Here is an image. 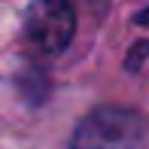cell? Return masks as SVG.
Masks as SVG:
<instances>
[{
	"label": "cell",
	"mask_w": 149,
	"mask_h": 149,
	"mask_svg": "<svg viewBox=\"0 0 149 149\" xmlns=\"http://www.w3.org/2000/svg\"><path fill=\"white\" fill-rule=\"evenodd\" d=\"M146 125L134 110L100 107L88 113L73 131L70 149H143Z\"/></svg>",
	"instance_id": "obj_1"
},
{
	"label": "cell",
	"mask_w": 149,
	"mask_h": 149,
	"mask_svg": "<svg viewBox=\"0 0 149 149\" xmlns=\"http://www.w3.org/2000/svg\"><path fill=\"white\" fill-rule=\"evenodd\" d=\"M76 31V15L61 0H40L24 12L22 22V43L31 55L52 58L64 52V46L73 40Z\"/></svg>",
	"instance_id": "obj_2"
},
{
	"label": "cell",
	"mask_w": 149,
	"mask_h": 149,
	"mask_svg": "<svg viewBox=\"0 0 149 149\" xmlns=\"http://www.w3.org/2000/svg\"><path fill=\"white\" fill-rule=\"evenodd\" d=\"M143 58H149V43H137V46H134V52H131L128 61H125L128 70H140V61H143Z\"/></svg>",
	"instance_id": "obj_3"
},
{
	"label": "cell",
	"mask_w": 149,
	"mask_h": 149,
	"mask_svg": "<svg viewBox=\"0 0 149 149\" xmlns=\"http://www.w3.org/2000/svg\"><path fill=\"white\" fill-rule=\"evenodd\" d=\"M137 24H143V28H149V9L137 12Z\"/></svg>",
	"instance_id": "obj_4"
}]
</instances>
